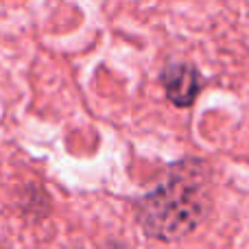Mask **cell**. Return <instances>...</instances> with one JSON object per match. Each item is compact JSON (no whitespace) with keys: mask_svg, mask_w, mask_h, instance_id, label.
<instances>
[{"mask_svg":"<svg viewBox=\"0 0 249 249\" xmlns=\"http://www.w3.org/2000/svg\"><path fill=\"white\" fill-rule=\"evenodd\" d=\"M203 214V184L186 173H173L166 184L146 195L138 206V219L149 236L173 241L188 234Z\"/></svg>","mask_w":249,"mask_h":249,"instance_id":"6da1fadb","label":"cell"},{"mask_svg":"<svg viewBox=\"0 0 249 249\" xmlns=\"http://www.w3.org/2000/svg\"><path fill=\"white\" fill-rule=\"evenodd\" d=\"M162 83L166 99L177 107H190L201 92V77L188 64H171L164 68Z\"/></svg>","mask_w":249,"mask_h":249,"instance_id":"7a4b0ae2","label":"cell"}]
</instances>
